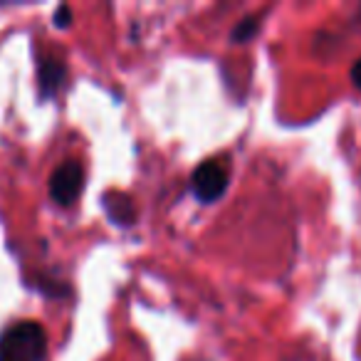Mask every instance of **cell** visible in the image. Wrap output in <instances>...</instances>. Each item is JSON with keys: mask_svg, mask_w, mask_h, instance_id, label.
<instances>
[{"mask_svg": "<svg viewBox=\"0 0 361 361\" xmlns=\"http://www.w3.org/2000/svg\"><path fill=\"white\" fill-rule=\"evenodd\" d=\"M351 85L361 92V57L354 62V67H351Z\"/></svg>", "mask_w": 361, "mask_h": 361, "instance_id": "8", "label": "cell"}, {"mask_svg": "<svg viewBox=\"0 0 361 361\" xmlns=\"http://www.w3.org/2000/svg\"><path fill=\"white\" fill-rule=\"evenodd\" d=\"M82 188H85V169L80 161L70 159L57 166L50 178V198L57 206H72L82 196Z\"/></svg>", "mask_w": 361, "mask_h": 361, "instance_id": "3", "label": "cell"}, {"mask_svg": "<svg viewBox=\"0 0 361 361\" xmlns=\"http://www.w3.org/2000/svg\"><path fill=\"white\" fill-rule=\"evenodd\" d=\"M67 80V65L57 57H45L40 60V67H37V87H40V97L47 99V97L57 94L62 90Z\"/></svg>", "mask_w": 361, "mask_h": 361, "instance_id": "4", "label": "cell"}, {"mask_svg": "<svg viewBox=\"0 0 361 361\" xmlns=\"http://www.w3.org/2000/svg\"><path fill=\"white\" fill-rule=\"evenodd\" d=\"M47 334L37 322H16L0 334V361H42Z\"/></svg>", "mask_w": 361, "mask_h": 361, "instance_id": "1", "label": "cell"}, {"mask_svg": "<svg viewBox=\"0 0 361 361\" xmlns=\"http://www.w3.org/2000/svg\"><path fill=\"white\" fill-rule=\"evenodd\" d=\"M257 27H260V20H257V18H252V16L243 18V20L238 23V25L233 27V32H231L233 42H247V40H252V35L257 32Z\"/></svg>", "mask_w": 361, "mask_h": 361, "instance_id": "6", "label": "cell"}, {"mask_svg": "<svg viewBox=\"0 0 361 361\" xmlns=\"http://www.w3.org/2000/svg\"><path fill=\"white\" fill-rule=\"evenodd\" d=\"M104 208L109 213V218L119 226H131L136 218V208L131 203V198L126 196H114V193H106L104 198Z\"/></svg>", "mask_w": 361, "mask_h": 361, "instance_id": "5", "label": "cell"}, {"mask_svg": "<svg viewBox=\"0 0 361 361\" xmlns=\"http://www.w3.org/2000/svg\"><path fill=\"white\" fill-rule=\"evenodd\" d=\"M228 180H231V169L228 161L223 159H208L193 171L191 176V191L196 193L198 201L213 203L226 193Z\"/></svg>", "mask_w": 361, "mask_h": 361, "instance_id": "2", "label": "cell"}, {"mask_svg": "<svg viewBox=\"0 0 361 361\" xmlns=\"http://www.w3.org/2000/svg\"><path fill=\"white\" fill-rule=\"evenodd\" d=\"M70 20H72V11L67 6H62L60 11L55 13V25L57 27H70Z\"/></svg>", "mask_w": 361, "mask_h": 361, "instance_id": "7", "label": "cell"}]
</instances>
